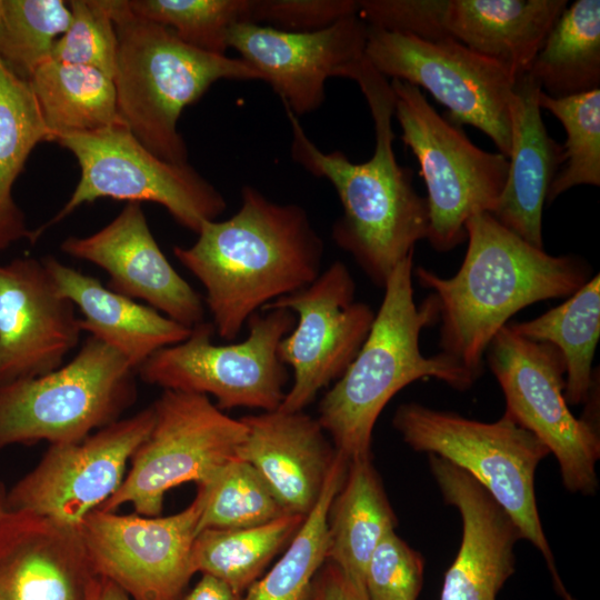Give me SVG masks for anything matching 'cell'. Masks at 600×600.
Listing matches in <instances>:
<instances>
[{
	"label": "cell",
	"mask_w": 600,
	"mask_h": 600,
	"mask_svg": "<svg viewBox=\"0 0 600 600\" xmlns=\"http://www.w3.org/2000/svg\"><path fill=\"white\" fill-rule=\"evenodd\" d=\"M349 79L360 87L374 127V151L368 161L351 162L340 151L323 152L308 138L289 109L291 158L309 173L333 186L342 214L332 227L334 243L348 252L378 287L426 239L429 213L426 198L412 184V170L398 163L392 129L394 94L389 79L364 58Z\"/></svg>",
	"instance_id": "obj_1"
},
{
	"label": "cell",
	"mask_w": 600,
	"mask_h": 600,
	"mask_svg": "<svg viewBox=\"0 0 600 600\" xmlns=\"http://www.w3.org/2000/svg\"><path fill=\"white\" fill-rule=\"evenodd\" d=\"M190 247L173 254L206 289L217 333L234 340L264 306L311 283L321 272L323 242L307 211L243 186L240 209L206 221Z\"/></svg>",
	"instance_id": "obj_2"
},
{
	"label": "cell",
	"mask_w": 600,
	"mask_h": 600,
	"mask_svg": "<svg viewBox=\"0 0 600 600\" xmlns=\"http://www.w3.org/2000/svg\"><path fill=\"white\" fill-rule=\"evenodd\" d=\"M468 247L457 273L442 278L418 267L413 276L439 304L441 353L477 380L497 332L523 308L570 297L590 279L580 257L551 256L507 229L490 212L466 222Z\"/></svg>",
	"instance_id": "obj_3"
},
{
	"label": "cell",
	"mask_w": 600,
	"mask_h": 600,
	"mask_svg": "<svg viewBox=\"0 0 600 600\" xmlns=\"http://www.w3.org/2000/svg\"><path fill=\"white\" fill-rule=\"evenodd\" d=\"M412 260L410 254L389 276L364 342L319 404V424L334 449L349 460L371 456L377 419L406 386L436 378L464 391L477 381L441 352L432 357L422 353L420 333L439 322V304L432 293L419 306L416 303Z\"/></svg>",
	"instance_id": "obj_4"
},
{
	"label": "cell",
	"mask_w": 600,
	"mask_h": 600,
	"mask_svg": "<svg viewBox=\"0 0 600 600\" xmlns=\"http://www.w3.org/2000/svg\"><path fill=\"white\" fill-rule=\"evenodd\" d=\"M107 6L118 36L113 82L121 119L153 154L187 163L178 131L184 108L219 80H261L260 74L240 58L184 43L171 29L136 14L127 0Z\"/></svg>",
	"instance_id": "obj_5"
},
{
	"label": "cell",
	"mask_w": 600,
	"mask_h": 600,
	"mask_svg": "<svg viewBox=\"0 0 600 600\" xmlns=\"http://www.w3.org/2000/svg\"><path fill=\"white\" fill-rule=\"evenodd\" d=\"M392 426L414 451L442 458L482 484L509 513L522 539L541 552L557 591L564 587L534 493L537 467L550 452L532 432L506 413L494 422H482L417 402L399 406Z\"/></svg>",
	"instance_id": "obj_6"
},
{
	"label": "cell",
	"mask_w": 600,
	"mask_h": 600,
	"mask_svg": "<svg viewBox=\"0 0 600 600\" xmlns=\"http://www.w3.org/2000/svg\"><path fill=\"white\" fill-rule=\"evenodd\" d=\"M134 398V369L89 336L66 366L0 386V450L78 442L119 420Z\"/></svg>",
	"instance_id": "obj_7"
},
{
	"label": "cell",
	"mask_w": 600,
	"mask_h": 600,
	"mask_svg": "<svg viewBox=\"0 0 600 600\" xmlns=\"http://www.w3.org/2000/svg\"><path fill=\"white\" fill-rule=\"evenodd\" d=\"M296 322L290 310H263L248 319L243 341L214 344V326L203 321L191 328L187 339L158 350L137 370L144 382L163 390L211 394L222 411H273L280 407L289 380L279 344Z\"/></svg>",
	"instance_id": "obj_8"
},
{
	"label": "cell",
	"mask_w": 600,
	"mask_h": 600,
	"mask_svg": "<svg viewBox=\"0 0 600 600\" xmlns=\"http://www.w3.org/2000/svg\"><path fill=\"white\" fill-rule=\"evenodd\" d=\"M394 113L402 134L420 166L428 196L427 238L447 252L467 240L466 222L479 212H492L508 174V158L473 144L459 126L441 117L420 88L390 81Z\"/></svg>",
	"instance_id": "obj_9"
},
{
	"label": "cell",
	"mask_w": 600,
	"mask_h": 600,
	"mask_svg": "<svg viewBox=\"0 0 600 600\" xmlns=\"http://www.w3.org/2000/svg\"><path fill=\"white\" fill-rule=\"evenodd\" d=\"M80 167V179L62 209L32 232L31 242L83 203L100 198L149 201L164 207L182 227L198 233L226 210L223 196L188 162L172 163L148 150L126 124L58 136Z\"/></svg>",
	"instance_id": "obj_10"
},
{
	"label": "cell",
	"mask_w": 600,
	"mask_h": 600,
	"mask_svg": "<svg viewBox=\"0 0 600 600\" xmlns=\"http://www.w3.org/2000/svg\"><path fill=\"white\" fill-rule=\"evenodd\" d=\"M152 407V428L101 510L113 512L130 503L138 514L160 516L169 490L191 481L209 483L237 457L246 438L242 420L226 414L206 394L163 390Z\"/></svg>",
	"instance_id": "obj_11"
},
{
	"label": "cell",
	"mask_w": 600,
	"mask_h": 600,
	"mask_svg": "<svg viewBox=\"0 0 600 600\" xmlns=\"http://www.w3.org/2000/svg\"><path fill=\"white\" fill-rule=\"evenodd\" d=\"M486 357L503 392L504 413L553 453L568 491L594 494L599 431L594 421L584 416L578 419L569 409L560 351L550 343L529 340L507 324L490 342Z\"/></svg>",
	"instance_id": "obj_12"
},
{
	"label": "cell",
	"mask_w": 600,
	"mask_h": 600,
	"mask_svg": "<svg viewBox=\"0 0 600 600\" xmlns=\"http://www.w3.org/2000/svg\"><path fill=\"white\" fill-rule=\"evenodd\" d=\"M366 58L387 79L426 89L448 109L447 120L481 130L508 158L516 77L502 64L451 38L426 40L371 26Z\"/></svg>",
	"instance_id": "obj_13"
},
{
	"label": "cell",
	"mask_w": 600,
	"mask_h": 600,
	"mask_svg": "<svg viewBox=\"0 0 600 600\" xmlns=\"http://www.w3.org/2000/svg\"><path fill=\"white\" fill-rule=\"evenodd\" d=\"M153 420L151 404L78 442L50 444L39 463L7 493L9 508L78 531L119 489Z\"/></svg>",
	"instance_id": "obj_14"
},
{
	"label": "cell",
	"mask_w": 600,
	"mask_h": 600,
	"mask_svg": "<svg viewBox=\"0 0 600 600\" xmlns=\"http://www.w3.org/2000/svg\"><path fill=\"white\" fill-rule=\"evenodd\" d=\"M269 309H287L297 317L296 326L279 344V357L292 369L293 382L278 409L303 411L344 373L364 342L376 312L356 299L354 279L339 260L308 286L262 310Z\"/></svg>",
	"instance_id": "obj_15"
},
{
	"label": "cell",
	"mask_w": 600,
	"mask_h": 600,
	"mask_svg": "<svg viewBox=\"0 0 600 600\" xmlns=\"http://www.w3.org/2000/svg\"><path fill=\"white\" fill-rule=\"evenodd\" d=\"M204 491L167 517L97 509L78 533L92 572L132 600H177L194 574L191 553Z\"/></svg>",
	"instance_id": "obj_16"
},
{
	"label": "cell",
	"mask_w": 600,
	"mask_h": 600,
	"mask_svg": "<svg viewBox=\"0 0 600 600\" xmlns=\"http://www.w3.org/2000/svg\"><path fill=\"white\" fill-rule=\"evenodd\" d=\"M367 29L358 13L307 32L239 22L229 31L228 48L257 70L299 118L321 107L329 78H348L366 58Z\"/></svg>",
	"instance_id": "obj_17"
},
{
	"label": "cell",
	"mask_w": 600,
	"mask_h": 600,
	"mask_svg": "<svg viewBox=\"0 0 600 600\" xmlns=\"http://www.w3.org/2000/svg\"><path fill=\"white\" fill-rule=\"evenodd\" d=\"M80 333L74 306L57 291L42 261L0 264V386L60 368Z\"/></svg>",
	"instance_id": "obj_18"
},
{
	"label": "cell",
	"mask_w": 600,
	"mask_h": 600,
	"mask_svg": "<svg viewBox=\"0 0 600 600\" xmlns=\"http://www.w3.org/2000/svg\"><path fill=\"white\" fill-rule=\"evenodd\" d=\"M61 250L103 269L110 277L107 288L117 293L141 299L190 329L204 321L201 297L161 251L141 203L128 202L110 223L90 236L68 237Z\"/></svg>",
	"instance_id": "obj_19"
},
{
	"label": "cell",
	"mask_w": 600,
	"mask_h": 600,
	"mask_svg": "<svg viewBox=\"0 0 600 600\" xmlns=\"http://www.w3.org/2000/svg\"><path fill=\"white\" fill-rule=\"evenodd\" d=\"M429 467L443 500L458 509L462 520L460 548L446 572L440 600H497L514 572L520 530L464 470L433 454H429Z\"/></svg>",
	"instance_id": "obj_20"
},
{
	"label": "cell",
	"mask_w": 600,
	"mask_h": 600,
	"mask_svg": "<svg viewBox=\"0 0 600 600\" xmlns=\"http://www.w3.org/2000/svg\"><path fill=\"white\" fill-rule=\"evenodd\" d=\"M240 419L247 433L237 457L259 472L287 513L307 517L336 456L318 420L279 409Z\"/></svg>",
	"instance_id": "obj_21"
},
{
	"label": "cell",
	"mask_w": 600,
	"mask_h": 600,
	"mask_svg": "<svg viewBox=\"0 0 600 600\" xmlns=\"http://www.w3.org/2000/svg\"><path fill=\"white\" fill-rule=\"evenodd\" d=\"M567 0H432V40L451 38L507 68L529 71Z\"/></svg>",
	"instance_id": "obj_22"
},
{
	"label": "cell",
	"mask_w": 600,
	"mask_h": 600,
	"mask_svg": "<svg viewBox=\"0 0 600 600\" xmlns=\"http://www.w3.org/2000/svg\"><path fill=\"white\" fill-rule=\"evenodd\" d=\"M541 88L528 72L516 78L510 99L511 143L508 174L491 214L533 247L543 248L542 209L563 162V149L541 117Z\"/></svg>",
	"instance_id": "obj_23"
},
{
	"label": "cell",
	"mask_w": 600,
	"mask_h": 600,
	"mask_svg": "<svg viewBox=\"0 0 600 600\" xmlns=\"http://www.w3.org/2000/svg\"><path fill=\"white\" fill-rule=\"evenodd\" d=\"M42 262L57 291L81 311V331L116 350L134 370L158 350L190 334V328L103 287L97 278L54 257L47 256Z\"/></svg>",
	"instance_id": "obj_24"
},
{
	"label": "cell",
	"mask_w": 600,
	"mask_h": 600,
	"mask_svg": "<svg viewBox=\"0 0 600 600\" xmlns=\"http://www.w3.org/2000/svg\"><path fill=\"white\" fill-rule=\"evenodd\" d=\"M94 576L78 531L30 513L0 550V600H88Z\"/></svg>",
	"instance_id": "obj_25"
},
{
	"label": "cell",
	"mask_w": 600,
	"mask_h": 600,
	"mask_svg": "<svg viewBox=\"0 0 600 600\" xmlns=\"http://www.w3.org/2000/svg\"><path fill=\"white\" fill-rule=\"evenodd\" d=\"M396 523L371 456L351 459L328 514L327 560L364 583L374 549Z\"/></svg>",
	"instance_id": "obj_26"
},
{
	"label": "cell",
	"mask_w": 600,
	"mask_h": 600,
	"mask_svg": "<svg viewBox=\"0 0 600 600\" xmlns=\"http://www.w3.org/2000/svg\"><path fill=\"white\" fill-rule=\"evenodd\" d=\"M28 81L51 141L61 134L126 124L113 80L97 69L48 59Z\"/></svg>",
	"instance_id": "obj_27"
},
{
	"label": "cell",
	"mask_w": 600,
	"mask_h": 600,
	"mask_svg": "<svg viewBox=\"0 0 600 600\" xmlns=\"http://www.w3.org/2000/svg\"><path fill=\"white\" fill-rule=\"evenodd\" d=\"M51 141L29 81L14 74L0 60V250L32 232L12 196L13 184L31 151Z\"/></svg>",
	"instance_id": "obj_28"
},
{
	"label": "cell",
	"mask_w": 600,
	"mask_h": 600,
	"mask_svg": "<svg viewBox=\"0 0 600 600\" xmlns=\"http://www.w3.org/2000/svg\"><path fill=\"white\" fill-rule=\"evenodd\" d=\"M552 98L600 88V1L567 6L528 71Z\"/></svg>",
	"instance_id": "obj_29"
},
{
	"label": "cell",
	"mask_w": 600,
	"mask_h": 600,
	"mask_svg": "<svg viewBox=\"0 0 600 600\" xmlns=\"http://www.w3.org/2000/svg\"><path fill=\"white\" fill-rule=\"evenodd\" d=\"M508 324L529 340L554 346L564 361L567 403L587 401L594 387L592 361L600 337L599 274L560 306L534 319Z\"/></svg>",
	"instance_id": "obj_30"
},
{
	"label": "cell",
	"mask_w": 600,
	"mask_h": 600,
	"mask_svg": "<svg viewBox=\"0 0 600 600\" xmlns=\"http://www.w3.org/2000/svg\"><path fill=\"white\" fill-rule=\"evenodd\" d=\"M304 518L286 513L249 528L201 530L192 546V570L220 579L240 596L292 539Z\"/></svg>",
	"instance_id": "obj_31"
},
{
	"label": "cell",
	"mask_w": 600,
	"mask_h": 600,
	"mask_svg": "<svg viewBox=\"0 0 600 600\" xmlns=\"http://www.w3.org/2000/svg\"><path fill=\"white\" fill-rule=\"evenodd\" d=\"M349 459L336 450L319 499L273 568L254 581L242 600H312L313 583L327 561L328 514Z\"/></svg>",
	"instance_id": "obj_32"
},
{
	"label": "cell",
	"mask_w": 600,
	"mask_h": 600,
	"mask_svg": "<svg viewBox=\"0 0 600 600\" xmlns=\"http://www.w3.org/2000/svg\"><path fill=\"white\" fill-rule=\"evenodd\" d=\"M539 106L551 112L567 133L563 162L548 190V204L573 187H599L600 88L562 98H552L541 90Z\"/></svg>",
	"instance_id": "obj_33"
},
{
	"label": "cell",
	"mask_w": 600,
	"mask_h": 600,
	"mask_svg": "<svg viewBox=\"0 0 600 600\" xmlns=\"http://www.w3.org/2000/svg\"><path fill=\"white\" fill-rule=\"evenodd\" d=\"M199 487L204 491V503L197 533L260 526L287 513L259 472L238 457Z\"/></svg>",
	"instance_id": "obj_34"
},
{
	"label": "cell",
	"mask_w": 600,
	"mask_h": 600,
	"mask_svg": "<svg viewBox=\"0 0 600 600\" xmlns=\"http://www.w3.org/2000/svg\"><path fill=\"white\" fill-rule=\"evenodd\" d=\"M70 20V8L62 0H2L0 60L28 81L50 59L56 40Z\"/></svg>",
	"instance_id": "obj_35"
},
{
	"label": "cell",
	"mask_w": 600,
	"mask_h": 600,
	"mask_svg": "<svg viewBox=\"0 0 600 600\" xmlns=\"http://www.w3.org/2000/svg\"><path fill=\"white\" fill-rule=\"evenodd\" d=\"M138 16L171 29L184 43L224 54L232 26L249 22L252 0H127Z\"/></svg>",
	"instance_id": "obj_36"
},
{
	"label": "cell",
	"mask_w": 600,
	"mask_h": 600,
	"mask_svg": "<svg viewBox=\"0 0 600 600\" xmlns=\"http://www.w3.org/2000/svg\"><path fill=\"white\" fill-rule=\"evenodd\" d=\"M71 20L56 40L50 59L89 67L113 80L117 69L118 36L107 0L67 2Z\"/></svg>",
	"instance_id": "obj_37"
},
{
	"label": "cell",
	"mask_w": 600,
	"mask_h": 600,
	"mask_svg": "<svg viewBox=\"0 0 600 600\" xmlns=\"http://www.w3.org/2000/svg\"><path fill=\"white\" fill-rule=\"evenodd\" d=\"M423 579V559L394 530L374 549L364 576L370 600H417Z\"/></svg>",
	"instance_id": "obj_38"
},
{
	"label": "cell",
	"mask_w": 600,
	"mask_h": 600,
	"mask_svg": "<svg viewBox=\"0 0 600 600\" xmlns=\"http://www.w3.org/2000/svg\"><path fill=\"white\" fill-rule=\"evenodd\" d=\"M358 13V0H252L249 22L282 31L327 28Z\"/></svg>",
	"instance_id": "obj_39"
},
{
	"label": "cell",
	"mask_w": 600,
	"mask_h": 600,
	"mask_svg": "<svg viewBox=\"0 0 600 600\" xmlns=\"http://www.w3.org/2000/svg\"><path fill=\"white\" fill-rule=\"evenodd\" d=\"M312 600H370L364 583L328 563L313 583Z\"/></svg>",
	"instance_id": "obj_40"
},
{
	"label": "cell",
	"mask_w": 600,
	"mask_h": 600,
	"mask_svg": "<svg viewBox=\"0 0 600 600\" xmlns=\"http://www.w3.org/2000/svg\"><path fill=\"white\" fill-rule=\"evenodd\" d=\"M183 600H240V596L220 579L202 574V578Z\"/></svg>",
	"instance_id": "obj_41"
},
{
	"label": "cell",
	"mask_w": 600,
	"mask_h": 600,
	"mask_svg": "<svg viewBox=\"0 0 600 600\" xmlns=\"http://www.w3.org/2000/svg\"><path fill=\"white\" fill-rule=\"evenodd\" d=\"M27 516L26 512L14 511L9 508L7 493L0 484V550L20 530Z\"/></svg>",
	"instance_id": "obj_42"
},
{
	"label": "cell",
	"mask_w": 600,
	"mask_h": 600,
	"mask_svg": "<svg viewBox=\"0 0 600 600\" xmlns=\"http://www.w3.org/2000/svg\"><path fill=\"white\" fill-rule=\"evenodd\" d=\"M88 600H131L119 587L111 581L94 576L91 581Z\"/></svg>",
	"instance_id": "obj_43"
},
{
	"label": "cell",
	"mask_w": 600,
	"mask_h": 600,
	"mask_svg": "<svg viewBox=\"0 0 600 600\" xmlns=\"http://www.w3.org/2000/svg\"><path fill=\"white\" fill-rule=\"evenodd\" d=\"M561 597H563L564 600H576L570 596V593L567 590L561 594Z\"/></svg>",
	"instance_id": "obj_44"
},
{
	"label": "cell",
	"mask_w": 600,
	"mask_h": 600,
	"mask_svg": "<svg viewBox=\"0 0 600 600\" xmlns=\"http://www.w3.org/2000/svg\"><path fill=\"white\" fill-rule=\"evenodd\" d=\"M1 8H2V0H0V11H1Z\"/></svg>",
	"instance_id": "obj_45"
}]
</instances>
